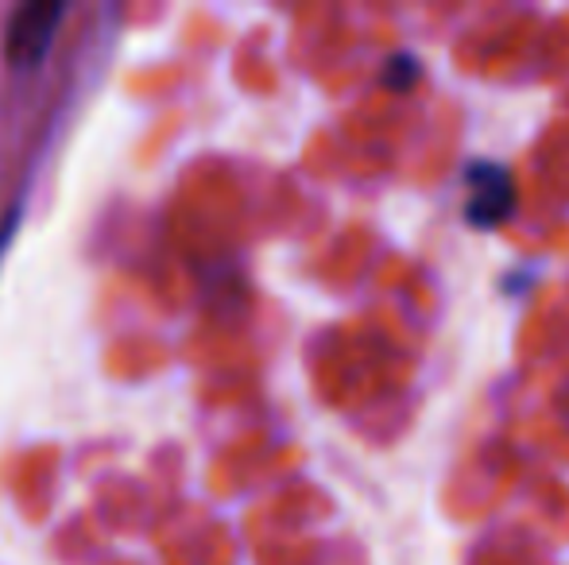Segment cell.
<instances>
[{"mask_svg":"<svg viewBox=\"0 0 569 565\" xmlns=\"http://www.w3.org/2000/svg\"><path fill=\"white\" fill-rule=\"evenodd\" d=\"M67 16V4L59 0H28L12 12L4 31V59L12 70H36L51 51V39L59 31V20Z\"/></svg>","mask_w":569,"mask_h":565,"instance_id":"obj_1","label":"cell"},{"mask_svg":"<svg viewBox=\"0 0 569 565\" xmlns=\"http://www.w3.org/2000/svg\"><path fill=\"white\" fill-rule=\"evenodd\" d=\"M516 205V190L500 163H477L469 171V202H465V221L472 229H496Z\"/></svg>","mask_w":569,"mask_h":565,"instance_id":"obj_2","label":"cell"},{"mask_svg":"<svg viewBox=\"0 0 569 565\" xmlns=\"http://www.w3.org/2000/svg\"><path fill=\"white\" fill-rule=\"evenodd\" d=\"M383 78H388V85H396V90H407V85H411L415 78H419V67H415V62L403 54V59L391 62L388 74H383Z\"/></svg>","mask_w":569,"mask_h":565,"instance_id":"obj_3","label":"cell"}]
</instances>
